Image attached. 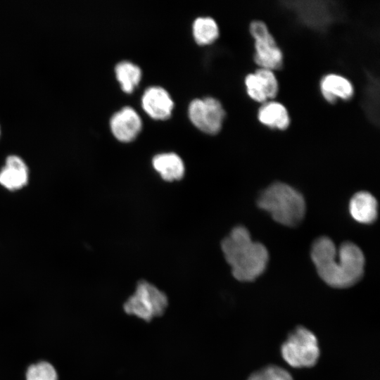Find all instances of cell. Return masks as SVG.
Returning a JSON list of instances; mask_svg holds the SVG:
<instances>
[{"label":"cell","mask_w":380,"mask_h":380,"mask_svg":"<svg viewBox=\"0 0 380 380\" xmlns=\"http://www.w3.org/2000/svg\"><path fill=\"white\" fill-rule=\"evenodd\" d=\"M311 258L320 278L334 288L350 287L363 275L364 254L352 242H344L337 249L329 238L319 237L312 244Z\"/></svg>","instance_id":"obj_1"},{"label":"cell","mask_w":380,"mask_h":380,"mask_svg":"<svg viewBox=\"0 0 380 380\" xmlns=\"http://www.w3.org/2000/svg\"><path fill=\"white\" fill-rule=\"evenodd\" d=\"M222 251L233 277L241 281H252L266 269L269 253L261 243L253 241L243 226L234 227L222 241Z\"/></svg>","instance_id":"obj_2"},{"label":"cell","mask_w":380,"mask_h":380,"mask_svg":"<svg viewBox=\"0 0 380 380\" xmlns=\"http://www.w3.org/2000/svg\"><path fill=\"white\" fill-rule=\"evenodd\" d=\"M257 204L276 222L289 227L298 224L305 213V201L302 194L283 182H274L263 190Z\"/></svg>","instance_id":"obj_3"},{"label":"cell","mask_w":380,"mask_h":380,"mask_svg":"<svg viewBox=\"0 0 380 380\" xmlns=\"http://www.w3.org/2000/svg\"><path fill=\"white\" fill-rule=\"evenodd\" d=\"M285 362L294 368H308L315 365L320 355L318 340L308 329L300 326L288 336L281 347Z\"/></svg>","instance_id":"obj_4"},{"label":"cell","mask_w":380,"mask_h":380,"mask_svg":"<svg viewBox=\"0 0 380 380\" xmlns=\"http://www.w3.org/2000/svg\"><path fill=\"white\" fill-rule=\"evenodd\" d=\"M168 305L167 297L156 286L142 280L137 283L134 293L123 305L125 312L149 322L162 315Z\"/></svg>","instance_id":"obj_5"},{"label":"cell","mask_w":380,"mask_h":380,"mask_svg":"<svg viewBox=\"0 0 380 380\" xmlns=\"http://www.w3.org/2000/svg\"><path fill=\"white\" fill-rule=\"evenodd\" d=\"M249 31L254 39L255 64L258 68L272 71L280 70L284 65V54L265 23L253 20Z\"/></svg>","instance_id":"obj_6"},{"label":"cell","mask_w":380,"mask_h":380,"mask_svg":"<svg viewBox=\"0 0 380 380\" xmlns=\"http://www.w3.org/2000/svg\"><path fill=\"white\" fill-rule=\"evenodd\" d=\"M189 117L199 129L217 134L222 128L225 110L219 100L212 96L195 99L189 105Z\"/></svg>","instance_id":"obj_7"},{"label":"cell","mask_w":380,"mask_h":380,"mask_svg":"<svg viewBox=\"0 0 380 380\" xmlns=\"http://www.w3.org/2000/svg\"><path fill=\"white\" fill-rule=\"evenodd\" d=\"M284 4L294 12L300 22L316 30H324L335 20L334 11L329 2L298 1Z\"/></svg>","instance_id":"obj_8"},{"label":"cell","mask_w":380,"mask_h":380,"mask_svg":"<svg viewBox=\"0 0 380 380\" xmlns=\"http://www.w3.org/2000/svg\"><path fill=\"white\" fill-rule=\"evenodd\" d=\"M110 127L114 137L122 142L134 140L142 127L139 115L131 106H124L115 112L110 120Z\"/></svg>","instance_id":"obj_9"},{"label":"cell","mask_w":380,"mask_h":380,"mask_svg":"<svg viewBox=\"0 0 380 380\" xmlns=\"http://www.w3.org/2000/svg\"><path fill=\"white\" fill-rule=\"evenodd\" d=\"M141 106L151 118L164 120L170 117L174 102L166 89L160 86H151L144 91Z\"/></svg>","instance_id":"obj_10"},{"label":"cell","mask_w":380,"mask_h":380,"mask_svg":"<svg viewBox=\"0 0 380 380\" xmlns=\"http://www.w3.org/2000/svg\"><path fill=\"white\" fill-rule=\"evenodd\" d=\"M319 89L324 100L331 104L336 103L338 99L350 100L354 95L352 82L336 73L325 75L320 80Z\"/></svg>","instance_id":"obj_11"},{"label":"cell","mask_w":380,"mask_h":380,"mask_svg":"<svg viewBox=\"0 0 380 380\" xmlns=\"http://www.w3.org/2000/svg\"><path fill=\"white\" fill-rule=\"evenodd\" d=\"M28 179L29 171L24 160L15 155L8 156L0 170V184L8 190H18L25 186Z\"/></svg>","instance_id":"obj_12"},{"label":"cell","mask_w":380,"mask_h":380,"mask_svg":"<svg viewBox=\"0 0 380 380\" xmlns=\"http://www.w3.org/2000/svg\"><path fill=\"white\" fill-rule=\"evenodd\" d=\"M257 116L262 125L272 129L286 130L291 123L290 115L285 106L273 100L262 103Z\"/></svg>","instance_id":"obj_13"},{"label":"cell","mask_w":380,"mask_h":380,"mask_svg":"<svg viewBox=\"0 0 380 380\" xmlns=\"http://www.w3.org/2000/svg\"><path fill=\"white\" fill-rule=\"evenodd\" d=\"M378 204L376 198L367 191H360L351 198L349 212L352 217L362 224H371L377 217Z\"/></svg>","instance_id":"obj_14"},{"label":"cell","mask_w":380,"mask_h":380,"mask_svg":"<svg viewBox=\"0 0 380 380\" xmlns=\"http://www.w3.org/2000/svg\"><path fill=\"white\" fill-rule=\"evenodd\" d=\"M152 165L165 181L181 179L184 174V162L175 153H163L156 155L152 159Z\"/></svg>","instance_id":"obj_15"},{"label":"cell","mask_w":380,"mask_h":380,"mask_svg":"<svg viewBox=\"0 0 380 380\" xmlns=\"http://www.w3.org/2000/svg\"><path fill=\"white\" fill-rule=\"evenodd\" d=\"M115 72L122 89L127 93H130L134 90L141 77L140 68L129 61H122L117 63Z\"/></svg>","instance_id":"obj_16"},{"label":"cell","mask_w":380,"mask_h":380,"mask_svg":"<svg viewBox=\"0 0 380 380\" xmlns=\"http://www.w3.org/2000/svg\"><path fill=\"white\" fill-rule=\"evenodd\" d=\"M193 34L199 44L213 42L219 36V27L211 17H198L193 23Z\"/></svg>","instance_id":"obj_17"},{"label":"cell","mask_w":380,"mask_h":380,"mask_svg":"<svg viewBox=\"0 0 380 380\" xmlns=\"http://www.w3.org/2000/svg\"><path fill=\"white\" fill-rule=\"evenodd\" d=\"M244 82L247 94L252 100L261 103L268 101L264 84L255 72L248 74Z\"/></svg>","instance_id":"obj_18"},{"label":"cell","mask_w":380,"mask_h":380,"mask_svg":"<svg viewBox=\"0 0 380 380\" xmlns=\"http://www.w3.org/2000/svg\"><path fill=\"white\" fill-rule=\"evenodd\" d=\"M247 380H293V378L284 368L270 365L253 373Z\"/></svg>","instance_id":"obj_19"},{"label":"cell","mask_w":380,"mask_h":380,"mask_svg":"<svg viewBox=\"0 0 380 380\" xmlns=\"http://www.w3.org/2000/svg\"><path fill=\"white\" fill-rule=\"evenodd\" d=\"M27 380H57L54 367L46 362L31 365L26 374Z\"/></svg>","instance_id":"obj_20"},{"label":"cell","mask_w":380,"mask_h":380,"mask_svg":"<svg viewBox=\"0 0 380 380\" xmlns=\"http://www.w3.org/2000/svg\"><path fill=\"white\" fill-rule=\"evenodd\" d=\"M263 83L268 100L274 99L279 91V83L274 71L265 68H258L254 72Z\"/></svg>","instance_id":"obj_21"}]
</instances>
